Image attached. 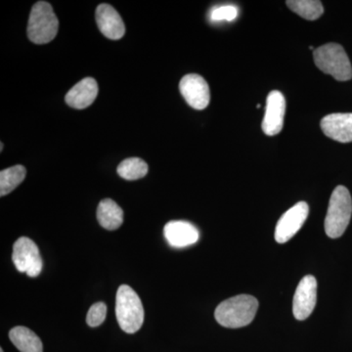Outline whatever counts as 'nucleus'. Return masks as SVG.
<instances>
[{
    "label": "nucleus",
    "instance_id": "nucleus-1",
    "mask_svg": "<svg viewBox=\"0 0 352 352\" xmlns=\"http://www.w3.org/2000/svg\"><path fill=\"white\" fill-rule=\"evenodd\" d=\"M258 300L250 295H238L219 303L215 320L222 327L238 329L250 325L258 312Z\"/></svg>",
    "mask_w": 352,
    "mask_h": 352
},
{
    "label": "nucleus",
    "instance_id": "nucleus-16",
    "mask_svg": "<svg viewBox=\"0 0 352 352\" xmlns=\"http://www.w3.org/2000/svg\"><path fill=\"white\" fill-rule=\"evenodd\" d=\"M9 338L20 352H43V346L38 336L29 328L17 326L9 332Z\"/></svg>",
    "mask_w": 352,
    "mask_h": 352
},
{
    "label": "nucleus",
    "instance_id": "nucleus-18",
    "mask_svg": "<svg viewBox=\"0 0 352 352\" xmlns=\"http://www.w3.org/2000/svg\"><path fill=\"white\" fill-rule=\"evenodd\" d=\"M286 4L292 11L309 21L318 19L324 13L322 2L317 0H289Z\"/></svg>",
    "mask_w": 352,
    "mask_h": 352
},
{
    "label": "nucleus",
    "instance_id": "nucleus-22",
    "mask_svg": "<svg viewBox=\"0 0 352 352\" xmlns=\"http://www.w3.org/2000/svg\"><path fill=\"white\" fill-rule=\"evenodd\" d=\"M1 146H0V148H1V151H2V149H3V143H1V144H0Z\"/></svg>",
    "mask_w": 352,
    "mask_h": 352
},
{
    "label": "nucleus",
    "instance_id": "nucleus-11",
    "mask_svg": "<svg viewBox=\"0 0 352 352\" xmlns=\"http://www.w3.org/2000/svg\"><path fill=\"white\" fill-rule=\"evenodd\" d=\"M322 131L338 142H352V113H330L322 119Z\"/></svg>",
    "mask_w": 352,
    "mask_h": 352
},
{
    "label": "nucleus",
    "instance_id": "nucleus-21",
    "mask_svg": "<svg viewBox=\"0 0 352 352\" xmlns=\"http://www.w3.org/2000/svg\"><path fill=\"white\" fill-rule=\"evenodd\" d=\"M107 305L104 302H96L87 312V323L90 327H98L106 319Z\"/></svg>",
    "mask_w": 352,
    "mask_h": 352
},
{
    "label": "nucleus",
    "instance_id": "nucleus-6",
    "mask_svg": "<svg viewBox=\"0 0 352 352\" xmlns=\"http://www.w3.org/2000/svg\"><path fill=\"white\" fill-rule=\"evenodd\" d=\"M12 261L19 272L25 273L31 278L38 277L43 271V261L41 252L34 241L21 237L13 247Z\"/></svg>",
    "mask_w": 352,
    "mask_h": 352
},
{
    "label": "nucleus",
    "instance_id": "nucleus-23",
    "mask_svg": "<svg viewBox=\"0 0 352 352\" xmlns=\"http://www.w3.org/2000/svg\"><path fill=\"white\" fill-rule=\"evenodd\" d=\"M0 352H4V351H3V349H0Z\"/></svg>",
    "mask_w": 352,
    "mask_h": 352
},
{
    "label": "nucleus",
    "instance_id": "nucleus-2",
    "mask_svg": "<svg viewBox=\"0 0 352 352\" xmlns=\"http://www.w3.org/2000/svg\"><path fill=\"white\" fill-rule=\"evenodd\" d=\"M116 316L120 329L127 333L140 330L144 322V307L135 291L127 285L120 286L116 296Z\"/></svg>",
    "mask_w": 352,
    "mask_h": 352
},
{
    "label": "nucleus",
    "instance_id": "nucleus-14",
    "mask_svg": "<svg viewBox=\"0 0 352 352\" xmlns=\"http://www.w3.org/2000/svg\"><path fill=\"white\" fill-rule=\"evenodd\" d=\"M98 95V85L92 78H85L69 89L65 100L69 107L85 109L89 107Z\"/></svg>",
    "mask_w": 352,
    "mask_h": 352
},
{
    "label": "nucleus",
    "instance_id": "nucleus-13",
    "mask_svg": "<svg viewBox=\"0 0 352 352\" xmlns=\"http://www.w3.org/2000/svg\"><path fill=\"white\" fill-rule=\"evenodd\" d=\"M96 22L99 30L106 38L118 41L124 36L126 25L113 7L100 4L96 9Z\"/></svg>",
    "mask_w": 352,
    "mask_h": 352
},
{
    "label": "nucleus",
    "instance_id": "nucleus-20",
    "mask_svg": "<svg viewBox=\"0 0 352 352\" xmlns=\"http://www.w3.org/2000/svg\"><path fill=\"white\" fill-rule=\"evenodd\" d=\"M239 10L234 6H217L210 10V20L212 22H222V21H234L238 17Z\"/></svg>",
    "mask_w": 352,
    "mask_h": 352
},
{
    "label": "nucleus",
    "instance_id": "nucleus-10",
    "mask_svg": "<svg viewBox=\"0 0 352 352\" xmlns=\"http://www.w3.org/2000/svg\"><path fill=\"white\" fill-rule=\"evenodd\" d=\"M286 100L284 95L273 90L266 99L265 115L263 122V131L266 135L274 136L282 131L284 126Z\"/></svg>",
    "mask_w": 352,
    "mask_h": 352
},
{
    "label": "nucleus",
    "instance_id": "nucleus-9",
    "mask_svg": "<svg viewBox=\"0 0 352 352\" xmlns=\"http://www.w3.org/2000/svg\"><path fill=\"white\" fill-rule=\"evenodd\" d=\"M317 302V281L312 275L300 280L293 300V314L296 319L302 321L314 312Z\"/></svg>",
    "mask_w": 352,
    "mask_h": 352
},
{
    "label": "nucleus",
    "instance_id": "nucleus-15",
    "mask_svg": "<svg viewBox=\"0 0 352 352\" xmlns=\"http://www.w3.org/2000/svg\"><path fill=\"white\" fill-rule=\"evenodd\" d=\"M97 220L107 230H117L124 222L122 208L111 199H104L97 208Z\"/></svg>",
    "mask_w": 352,
    "mask_h": 352
},
{
    "label": "nucleus",
    "instance_id": "nucleus-5",
    "mask_svg": "<svg viewBox=\"0 0 352 352\" xmlns=\"http://www.w3.org/2000/svg\"><path fill=\"white\" fill-rule=\"evenodd\" d=\"M59 21L51 4L38 1L32 6L28 24V36L36 44L50 43L57 36Z\"/></svg>",
    "mask_w": 352,
    "mask_h": 352
},
{
    "label": "nucleus",
    "instance_id": "nucleus-12",
    "mask_svg": "<svg viewBox=\"0 0 352 352\" xmlns=\"http://www.w3.org/2000/svg\"><path fill=\"white\" fill-rule=\"evenodd\" d=\"M164 237L173 248H185L198 242L200 233L190 222L173 220L168 222L164 228Z\"/></svg>",
    "mask_w": 352,
    "mask_h": 352
},
{
    "label": "nucleus",
    "instance_id": "nucleus-19",
    "mask_svg": "<svg viewBox=\"0 0 352 352\" xmlns=\"http://www.w3.org/2000/svg\"><path fill=\"white\" fill-rule=\"evenodd\" d=\"M118 173L126 180H138L148 173V164L139 157H129L118 166Z\"/></svg>",
    "mask_w": 352,
    "mask_h": 352
},
{
    "label": "nucleus",
    "instance_id": "nucleus-7",
    "mask_svg": "<svg viewBox=\"0 0 352 352\" xmlns=\"http://www.w3.org/2000/svg\"><path fill=\"white\" fill-rule=\"evenodd\" d=\"M309 214V207L305 201H298L287 210L278 220L275 228V240L279 244H285L296 235L305 224Z\"/></svg>",
    "mask_w": 352,
    "mask_h": 352
},
{
    "label": "nucleus",
    "instance_id": "nucleus-17",
    "mask_svg": "<svg viewBox=\"0 0 352 352\" xmlns=\"http://www.w3.org/2000/svg\"><path fill=\"white\" fill-rule=\"evenodd\" d=\"M27 170L25 166H14L0 171V196L8 195L24 182Z\"/></svg>",
    "mask_w": 352,
    "mask_h": 352
},
{
    "label": "nucleus",
    "instance_id": "nucleus-4",
    "mask_svg": "<svg viewBox=\"0 0 352 352\" xmlns=\"http://www.w3.org/2000/svg\"><path fill=\"white\" fill-rule=\"evenodd\" d=\"M315 65L323 73L339 82L352 78V67L344 47L338 43H327L314 51Z\"/></svg>",
    "mask_w": 352,
    "mask_h": 352
},
{
    "label": "nucleus",
    "instance_id": "nucleus-8",
    "mask_svg": "<svg viewBox=\"0 0 352 352\" xmlns=\"http://www.w3.org/2000/svg\"><path fill=\"white\" fill-rule=\"evenodd\" d=\"M179 90L190 107L204 110L210 104V87L200 75L189 74L183 76L179 82Z\"/></svg>",
    "mask_w": 352,
    "mask_h": 352
},
{
    "label": "nucleus",
    "instance_id": "nucleus-3",
    "mask_svg": "<svg viewBox=\"0 0 352 352\" xmlns=\"http://www.w3.org/2000/svg\"><path fill=\"white\" fill-rule=\"evenodd\" d=\"M352 214L351 193L340 185L333 190L325 219V232L331 239H337L346 232Z\"/></svg>",
    "mask_w": 352,
    "mask_h": 352
}]
</instances>
